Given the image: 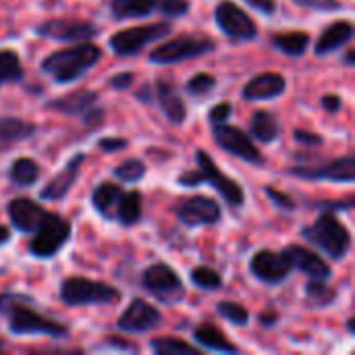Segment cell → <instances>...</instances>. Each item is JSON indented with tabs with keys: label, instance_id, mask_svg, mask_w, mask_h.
<instances>
[{
	"label": "cell",
	"instance_id": "4316f807",
	"mask_svg": "<svg viewBox=\"0 0 355 355\" xmlns=\"http://www.w3.org/2000/svg\"><path fill=\"white\" fill-rule=\"evenodd\" d=\"M250 133L254 139L262 141V144H270V141H277L279 135H281V127L277 123V119L266 112V110H256L252 114V121H250Z\"/></svg>",
	"mask_w": 355,
	"mask_h": 355
},
{
	"label": "cell",
	"instance_id": "8fae6325",
	"mask_svg": "<svg viewBox=\"0 0 355 355\" xmlns=\"http://www.w3.org/2000/svg\"><path fill=\"white\" fill-rule=\"evenodd\" d=\"M212 133H214V141L225 152H229V154H233V156H237L250 164H256V166L264 164L262 152L256 148V144L250 139V135L245 131L223 123V125H212Z\"/></svg>",
	"mask_w": 355,
	"mask_h": 355
},
{
	"label": "cell",
	"instance_id": "f1b7e54d",
	"mask_svg": "<svg viewBox=\"0 0 355 355\" xmlns=\"http://www.w3.org/2000/svg\"><path fill=\"white\" fill-rule=\"evenodd\" d=\"M158 0H110V10L114 19H141L156 10Z\"/></svg>",
	"mask_w": 355,
	"mask_h": 355
},
{
	"label": "cell",
	"instance_id": "8992f818",
	"mask_svg": "<svg viewBox=\"0 0 355 355\" xmlns=\"http://www.w3.org/2000/svg\"><path fill=\"white\" fill-rule=\"evenodd\" d=\"M33 239L29 241V252L33 258H52L56 256L71 237V223L56 212H48L42 225L33 231Z\"/></svg>",
	"mask_w": 355,
	"mask_h": 355
},
{
	"label": "cell",
	"instance_id": "ffe728a7",
	"mask_svg": "<svg viewBox=\"0 0 355 355\" xmlns=\"http://www.w3.org/2000/svg\"><path fill=\"white\" fill-rule=\"evenodd\" d=\"M83 162H85V154H75V156L67 162V166H64L54 179H50V181L44 185V189L40 191V198H42V200H50V202L62 200V198L69 193V189L73 187V183L77 181Z\"/></svg>",
	"mask_w": 355,
	"mask_h": 355
},
{
	"label": "cell",
	"instance_id": "7402d4cb",
	"mask_svg": "<svg viewBox=\"0 0 355 355\" xmlns=\"http://www.w3.org/2000/svg\"><path fill=\"white\" fill-rule=\"evenodd\" d=\"M352 37H354L352 21H335L320 33L314 52H316V56H329V54L337 52L339 48H343Z\"/></svg>",
	"mask_w": 355,
	"mask_h": 355
},
{
	"label": "cell",
	"instance_id": "484cf974",
	"mask_svg": "<svg viewBox=\"0 0 355 355\" xmlns=\"http://www.w3.org/2000/svg\"><path fill=\"white\" fill-rule=\"evenodd\" d=\"M123 189L114 183H100L94 193H92V204L96 208V212L108 220H112L116 216V206L121 202Z\"/></svg>",
	"mask_w": 355,
	"mask_h": 355
},
{
	"label": "cell",
	"instance_id": "f5cc1de1",
	"mask_svg": "<svg viewBox=\"0 0 355 355\" xmlns=\"http://www.w3.org/2000/svg\"><path fill=\"white\" fill-rule=\"evenodd\" d=\"M354 50H349V52L345 54V62H347V64H354Z\"/></svg>",
	"mask_w": 355,
	"mask_h": 355
},
{
	"label": "cell",
	"instance_id": "7c38bea8",
	"mask_svg": "<svg viewBox=\"0 0 355 355\" xmlns=\"http://www.w3.org/2000/svg\"><path fill=\"white\" fill-rule=\"evenodd\" d=\"M35 33L54 42L79 44L89 42L98 35V27L89 21H71V19H50L35 27Z\"/></svg>",
	"mask_w": 355,
	"mask_h": 355
},
{
	"label": "cell",
	"instance_id": "1f68e13d",
	"mask_svg": "<svg viewBox=\"0 0 355 355\" xmlns=\"http://www.w3.org/2000/svg\"><path fill=\"white\" fill-rule=\"evenodd\" d=\"M152 352L158 355H200L202 349L189 345L183 339H173V337H158L150 343Z\"/></svg>",
	"mask_w": 355,
	"mask_h": 355
},
{
	"label": "cell",
	"instance_id": "5bb4252c",
	"mask_svg": "<svg viewBox=\"0 0 355 355\" xmlns=\"http://www.w3.org/2000/svg\"><path fill=\"white\" fill-rule=\"evenodd\" d=\"M175 214L185 227H191V229L193 227H212L223 216L218 202L212 198H206V196H193V198L179 202V206L175 208Z\"/></svg>",
	"mask_w": 355,
	"mask_h": 355
},
{
	"label": "cell",
	"instance_id": "74e56055",
	"mask_svg": "<svg viewBox=\"0 0 355 355\" xmlns=\"http://www.w3.org/2000/svg\"><path fill=\"white\" fill-rule=\"evenodd\" d=\"M214 87H216V77L210 75V73H196V75L187 81V85H185L187 94H191V96H196V98L210 96V94L214 92Z\"/></svg>",
	"mask_w": 355,
	"mask_h": 355
},
{
	"label": "cell",
	"instance_id": "d4e9b609",
	"mask_svg": "<svg viewBox=\"0 0 355 355\" xmlns=\"http://www.w3.org/2000/svg\"><path fill=\"white\" fill-rule=\"evenodd\" d=\"M37 127L29 121L17 119V116H4L0 119V152L29 139L31 135H35Z\"/></svg>",
	"mask_w": 355,
	"mask_h": 355
},
{
	"label": "cell",
	"instance_id": "83f0119b",
	"mask_svg": "<svg viewBox=\"0 0 355 355\" xmlns=\"http://www.w3.org/2000/svg\"><path fill=\"white\" fill-rule=\"evenodd\" d=\"M270 42H272V46H275L277 50H281L283 54L297 58V56H302V54L308 50V46H310V33H308V31H285V33H275V35L270 37Z\"/></svg>",
	"mask_w": 355,
	"mask_h": 355
},
{
	"label": "cell",
	"instance_id": "f546056e",
	"mask_svg": "<svg viewBox=\"0 0 355 355\" xmlns=\"http://www.w3.org/2000/svg\"><path fill=\"white\" fill-rule=\"evenodd\" d=\"M114 218L125 227H133L135 223H139V218H141V196L137 191H127V193L123 191Z\"/></svg>",
	"mask_w": 355,
	"mask_h": 355
},
{
	"label": "cell",
	"instance_id": "44dd1931",
	"mask_svg": "<svg viewBox=\"0 0 355 355\" xmlns=\"http://www.w3.org/2000/svg\"><path fill=\"white\" fill-rule=\"evenodd\" d=\"M154 94H156V98H158V104H160L164 116H166L171 123H175V125L185 123V119H187V106H185L183 96H181L179 89L175 87V83L160 79V81H156V85H154Z\"/></svg>",
	"mask_w": 355,
	"mask_h": 355
},
{
	"label": "cell",
	"instance_id": "ee69618b",
	"mask_svg": "<svg viewBox=\"0 0 355 355\" xmlns=\"http://www.w3.org/2000/svg\"><path fill=\"white\" fill-rule=\"evenodd\" d=\"M293 137L300 141V144H304V146H322L324 144V137L322 135H318V133H310V131H304V129H297L295 133H293Z\"/></svg>",
	"mask_w": 355,
	"mask_h": 355
},
{
	"label": "cell",
	"instance_id": "4dcf8cb0",
	"mask_svg": "<svg viewBox=\"0 0 355 355\" xmlns=\"http://www.w3.org/2000/svg\"><path fill=\"white\" fill-rule=\"evenodd\" d=\"M8 177L17 187H31L40 179V166L33 158H17L8 171Z\"/></svg>",
	"mask_w": 355,
	"mask_h": 355
},
{
	"label": "cell",
	"instance_id": "7dc6e473",
	"mask_svg": "<svg viewBox=\"0 0 355 355\" xmlns=\"http://www.w3.org/2000/svg\"><path fill=\"white\" fill-rule=\"evenodd\" d=\"M104 114H106V112H104V108L94 104V106L83 114V123H85V125H96V123H100V121L104 119Z\"/></svg>",
	"mask_w": 355,
	"mask_h": 355
},
{
	"label": "cell",
	"instance_id": "836d02e7",
	"mask_svg": "<svg viewBox=\"0 0 355 355\" xmlns=\"http://www.w3.org/2000/svg\"><path fill=\"white\" fill-rule=\"evenodd\" d=\"M306 295L308 300L314 304V306H320V308H327L335 302L337 297V291L331 289L327 285V281H318V279H312L308 285H306Z\"/></svg>",
	"mask_w": 355,
	"mask_h": 355
},
{
	"label": "cell",
	"instance_id": "e0dca14e",
	"mask_svg": "<svg viewBox=\"0 0 355 355\" xmlns=\"http://www.w3.org/2000/svg\"><path fill=\"white\" fill-rule=\"evenodd\" d=\"M6 210H8V218L12 227L21 233H33L48 214V210H44L31 198H15L8 202Z\"/></svg>",
	"mask_w": 355,
	"mask_h": 355
},
{
	"label": "cell",
	"instance_id": "4fadbf2b",
	"mask_svg": "<svg viewBox=\"0 0 355 355\" xmlns=\"http://www.w3.org/2000/svg\"><path fill=\"white\" fill-rule=\"evenodd\" d=\"M293 177L306 181H333V183H354L355 181V158L343 156L339 160L318 164V166H293L287 171Z\"/></svg>",
	"mask_w": 355,
	"mask_h": 355
},
{
	"label": "cell",
	"instance_id": "5b68a950",
	"mask_svg": "<svg viewBox=\"0 0 355 355\" xmlns=\"http://www.w3.org/2000/svg\"><path fill=\"white\" fill-rule=\"evenodd\" d=\"M60 300L71 308L106 306V304H116L121 300V291L100 281H92L83 277H69L60 285Z\"/></svg>",
	"mask_w": 355,
	"mask_h": 355
},
{
	"label": "cell",
	"instance_id": "9a60e30c",
	"mask_svg": "<svg viewBox=\"0 0 355 355\" xmlns=\"http://www.w3.org/2000/svg\"><path fill=\"white\" fill-rule=\"evenodd\" d=\"M291 270L293 268L283 252L260 250L250 260V272L266 285H281L289 279Z\"/></svg>",
	"mask_w": 355,
	"mask_h": 355
},
{
	"label": "cell",
	"instance_id": "2e32d148",
	"mask_svg": "<svg viewBox=\"0 0 355 355\" xmlns=\"http://www.w3.org/2000/svg\"><path fill=\"white\" fill-rule=\"evenodd\" d=\"M162 322V314L150 306L146 300H133L127 310L119 318V331L129 333V335H141L148 331H154Z\"/></svg>",
	"mask_w": 355,
	"mask_h": 355
},
{
	"label": "cell",
	"instance_id": "ac0fdd59",
	"mask_svg": "<svg viewBox=\"0 0 355 355\" xmlns=\"http://www.w3.org/2000/svg\"><path fill=\"white\" fill-rule=\"evenodd\" d=\"M283 254L289 260L291 268H297V270L306 272L310 279L329 281L331 275H333L331 266L320 256H316L314 252H310V250H306L302 245H289V248L283 250Z\"/></svg>",
	"mask_w": 355,
	"mask_h": 355
},
{
	"label": "cell",
	"instance_id": "d6986e66",
	"mask_svg": "<svg viewBox=\"0 0 355 355\" xmlns=\"http://www.w3.org/2000/svg\"><path fill=\"white\" fill-rule=\"evenodd\" d=\"M287 89V79L281 73H260L254 79H250L243 87V98L250 102H260V100H272L283 96Z\"/></svg>",
	"mask_w": 355,
	"mask_h": 355
},
{
	"label": "cell",
	"instance_id": "60d3db41",
	"mask_svg": "<svg viewBox=\"0 0 355 355\" xmlns=\"http://www.w3.org/2000/svg\"><path fill=\"white\" fill-rule=\"evenodd\" d=\"M231 112H233V108H231L229 102H218L216 106H212L208 119H210L212 125H223V123H227L231 119Z\"/></svg>",
	"mask_w": 355,
	"mask_h": 355
},
{
	"label": "cell",
	"instance_id": "9c48e42d",
	"mask_svg": "<svg viewBox=\"0 0 355 355\" xmlns=\"http://www.w3.org/2000/svg\"><path fill=\"white\" fill-rule=\"evenodd\" d=\"M141 285H144V289L150 295H154L158 302L168 304V306L181 302L183 295H185L183 281L164 262H156V264L148 266L146 272H144V277H141Z\"/></svg>",
	"mask_w": 355,
	"mask_h": 355
},
{
	"label": "cell",
	"instance_id": "bcb514c9",
	"mask_svg": "<svg viewBox=\"0 0 355 355\" xmlns=\"http://www.w3.org/2000/svg\"><path fill=\"white\" fill-rule=\"evenodd\" d=\"M250 6H254L256 10L264 12V15H275L277 12V0H243Z\"/></svg>",
	"mask_w": 355,
	"mask_h": 355
},
{
	"label": "cell",
	"instance_id": "f907efd6",
	"mask_svg": "<svg viewBox=\"0 0 355 355\" xmlns=\"http://www.w3.org/2000/svg\"><path fill=\"white\" fill-rule=\"evenodd\" d=\"M150 85H144L139 92H137V100H141V102H152V98H150Z\"/></svg>",
	"mask_w": 355,
	"mask_h": 355
},
{
	"label": "cell",
	"instance_id": "30bf717a",
	"mask_svg": "<svg viewBox=\"0 0 355 355\" xmlns=\"http://www.w3.org/2000/svg\"><path fill=\"white\" fill-rule=\"evenodd\" d=\"M214 19L218 29L233 40L250 42L258 35V27L252 21V17L233 0H220L214 8Z\"/></svg>",
	"mask_w": 355,
	"mask_h": 355
},
{
	"label": "cell",
	"instance_id": "f35d334b",
	"mask_svg": "<svg viewBox=\"0 0 355 355\" xmlns=\"http://www.w3.org/2000/svg\"><path fill=\"white\" fill-rule=\"evenodd\" d=\"M156 8L164 17L177 19V17H183V15L189 12V2L187 0H158L156 2Z\"/></svg>",
	"mask_w": 355,
	"mask_h": 355
},
{
	"label": "cell",
	"instance_id": "277c9868",
	"mask_svg": "<svg viewBox=\"0 0 355 355\" xmlns=\"http://www.w3.org/2000/svg\"><path fill=\"white\" fill-rule=\"evenodd\" d=\"M302 237L333 260L345 258L352 248L349 229L333 212H322L310 227L302 229Z\"/></svg>",
	"mask_w": 355,
	"mask_h": 355
},
{
	"label": "cell",
	"instance_id": "816d5d0a",
	"mask_svg": "<svg viewBox=\"0 0 355 355\" xmlns=\"http://www.w3.org/2000/svg\"><path fill=\"white\" fill-rule=\"evenodd\" d=\"M8 241H10V231L4 225H0V245H6Z\"/></svg>",
	"mask_w": 355,
	"mask_h": 355
},
{
	"label": "cell",
	"instance_id": "7bdbcfd3",
	"mask_svg": "<svg viewBox=\"0 0 355 355\" xmlns=\"http://www.w3.org/2000/svg\"><path fill=\"white\" fill-rule=\"evenodd\" d=\"M133 81H135V77H133V73L131 71H121V73H116L114 77H110V87H114V89H129L131 85H133Z\"/></svg>",
	"mask_w": 355,
	"mask_h": 355
},
{
	"label": "cell",
	"instance_id": "8d00e7d4",
	"mask_svg": "<svg viewBox=\"0 0 355 355\" xmlns=\"http://www.w3.org/2000/svg\"><path fill=\"white\" fill-rule=\"evenodd\" d=\"M216 312L235 327H245L250 322V312L245 310V306H241L237 302H220L216 306Z\"/></svg>",
	"mask_w": 355,
	"mask_h": 355
},
{
	"label": "cell",
	"instance_id": "3957f363",
	"mask_svg": "<svg viewBox=\"0 0 355 355\" xmlns=\"http://www.w3.org/2000/svg\"><path fill=\"white\" fill-rule=\"evenodd\" d=\"M196 154H198L196 160H198L200 171H196V173H189V171L183 173V175L179 177V185H183V187H198V185H202V183L212 185V187L223 196V200H225L229 206L241 208L243 202H245V193H243L241 185L235 183L231 177H227V175L216 166V162L212 160V156H210L208 152L198 150Z\"/></svg>",
	"mask_w": 355,
	"mask_h": 355
},
{
	"label": "cell",
	"instance_id": "6da1fadb",
	"mask_svg": "<svg viewBox=\"0 0 355 355\" xmlns=\"http://www.w3.org/2000/svg\"><path fill=\"white\" fill-rule=\"evenodd\" d=\"M29 297L19 293H2L0 295V314L6 316L8 329L12 335H48L52 339H64L69 335V327L25 306Z\"/></svg>",
	"mask_w": 355,
	"mask_h": 355
},
{
	"label": "cell",
	"instance_id": "f6af8a7d",
	"mask_svg": "<svg viewBox=\"0 0 355 355\" xmlns=\"http://www.w3.org/2000/svg\"><path fill=\"white\" fill-rule=\"evenodd\" d=\"M98 148L104 150V152H119L123 148H127V139L123 137H104L98 141Z\"/></svg>",
	"mask_w": 355,
	"mask_h": 355
},
{
	"label": "cell",
	"instance_id": "d590c367",
	"mask_svg": "<svg viewBox=\"0 0 355 355\" xmlns=\"http://www.w3.org/2000/svg\"><path fill=\"white\" fill-rule=\"evenodd\" d=\"M144 175H146V164L137 158L123 160L121 164L114 166V177L121 179L123 183H137L144 179Z\"/></svg>",
	"mask_w": 355,
	"mask_h": 355
},
{
	"label": "cell",
	"instance_id": "52a82bcc",
	"mask_svg": "<svg viewBox=\"0 0 355 355\" xmlns=\"http://www.w3.org/2000/svg\"><path fill=\"white\" fill-rule=\"evenodd\" d=\"M216 48L212 37H204V35H177L160 46H156L150 52V60L156 64H173V62H181V60H189V58H198L204 56L208 52H212Z\"/></svg>",
	"mask_w": 355,
	"mask_h": 355
},
{
	"label": "cell",
	"instance_id": "ba28073f",
	"mask_svg": "<svg viewBox=\"0 0 355 355\" xmlns=\"http://www.w3.org/2000/svg\"><path fill=\"white\" fill-rule=\"evenodd\" d=\"M171 31H173L171 23H154V25H144V27L121 29L110 35V48L116 56H135L148 44L166 37Z\"/></svg>",
	"mask_w": 355,
	"mask_h": 355
},
{
	"label": "cell",
	"instance_id": "d6a6232c",
	"mask_svg": "<svg viewBox=\"0 0 355 355\" xmlns=\"http://www.w3.org/2000/svg\"><path fill=\"white\" fill-rule=\"evenodd\" d=\"M23 79V64L15 50H0V85Z\"/></svg>",
	"mask_w": 355,
	"mask_h": 355
},
{
	"label": "cell",
	"instance_id": "ab89813d",
	"mask_svg": "<svg viewBox=\"0 0 355 355\" xmlns=\"http://www.w3.org/2000/svg\"><path fill=\"white\" fill-rule=\"evenodd\" d=\"M304 8L312 10H322V12H333L341 8V0H295Z\"/></svg>",
	"mask_w": 355,
	"mask_h": 355
},
{
	"label": "cell",
	"instance_id": "db71d44e",
	"mask_svg": "<svg viewBox=\"0 0 355 355\" xmlns=\"http://www.w3.org/2000/svg\"><path fill=\"white\" fill-rule=\"evenodd\" d=\"M354 318H349V320H347V331H349V335H354L355 333V327H354Z\"/></svg>",
	"mask_w": 355,
	"mask_h": 355
},
{
	"label": "cell",
	"instance_id": "603a6c76",
	"mask_svg": "<svg viewBox=\"0 0 355 355\" xmlns=\"http://www.w3.org/2000/svg\"><path fill=\"white\" fill-rule=\"evenodd\" d=\"M193 341L200 343V347L216 352V354H239V347L233 345L231 339L220 329H216L214 324H208V322L200 324L193 331Z\"/></svg>",
	"mask_w": 355,
	"mask_h": 355
},
{
	"label": "cell",
	"instance_id": "11a10c76",
	"mask_svg": "<svg viewBox=\"0 0 355 355\" xmlns=\"http://www.w3.org/2000/svg\"><path fill=\"white\" fill-rule=\"evenodd\" d=\"M2 349H4V341L0 339V352H2Z\"/></svg>",
	"mask_w": 355,
	"mask_h": 355
},
{
	"label": "cell",
	"instance_id": "7a4b0ae2",
	"mask_svg": "<svg viewBox=\"0 0 355 355\" xmlns=\"http://www.w3.org/2000/svg\"><path fill=\"white\" fill-rule=\"evenodd\" d=\"M102 50L94 42H79L71 48L52 52L42 60V71L50 75L56 83H73L75 79L83 77L89 69L98 64Z\"/></svg>",
	"mask_w": 355,
	"mask_h": 355
},
{
	"label": "cell",
	"instance_id": "b9f144b4",
	"mask_svg": "<svg viewBox=\"0 0 355 355\" xmlns=\"http://www.w3.org/2000/svg\"><path fill=\"white\" fill-rule=\"evenodd\" d=\"M264 193H266L279 208H283V210H295V202H293L287 193L279 191L277 187H264Z\"/></svg>",
	"mask_w": 355,
	"mask_h": 355
},
{
	"label": "cell",
	"instance_id": "cb8c5ba5",
	"mask_svg": "<svg viewBox=\"0 0 355 355\" xmlns=\"http://www.w3.org/2000/svg\"><path fill=\"white\" fill-rule=\"evenodd\" d=\"M98 94L96 92H89V89H79V92H73V94H67L62 98H56V100H50L48 102V108L56 110V112H62V114H85L96 102H98Z\"/></svg>",
	"mask_w": 355,
	"mask_h": 355
},
{
	"label": "cell",
	"instance_id": "e575fe53",
	"mask_svg": "<svg viewBox=\"0 0 355 355\" xmlns=\"http://www.w3.org/2000/svg\"><path fill=\"white\" fill-rule=\"evenodd\" d=\"M191 283L206 291H218L223 287V277L210 266H198L191 270Z\"/></svg>",
	"mask_w": 355,
	"mask_h": 355
},
{
	"label": "cell",
	"instance_id": "681fc988",
	"mask_svg": "<svg viewBox=\"0 0 355 355\" xmlns=\"http://www.w3.org/2000/svg\"><path fill=\"white\" fill-rule=\"evenodd\" d=\"M277 320H279V316L277 314H272V312H266V314H262L260 316V322H262V327H275L277 324Z\"/></svg>",
	"mask_w": 355,
	"mask_h": 355
},
{
	"label": "cell",
	"instance_id": "c3c4849f",
	"mask_svg": "<svg viewBox=\"0 0 355 355\" xmlns=\"http://www.w3.org/2000/svg\"><path fill=\"white\" fill-rule=\"evenodd\" d=\"M322 108L324 110H329V112H339L341 110V106H343V100L339 98V96H333V94H329V96H322Z\"/></svg>",
	"mask_w": 355,
	"mask_h": 355
}]
</instances>
